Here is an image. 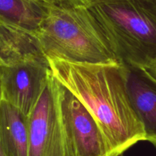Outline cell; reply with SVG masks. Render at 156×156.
Masks as SVG:
<instances>
[{"label":"cell","instance_id":"6da1fadb","mask_svg":"<svg viewBox=\"0 0 156 156\" xmlns=\"http://www.w3.org/2000/svg\"><path fill=\"white\" fill-rule=\"evenodd\" d=\"M54 77L74 94L97 122L107 156H120L138 142L144 129L133 109L120 64H88L48 59Z\"/></svg>","mask_w":156,"mask_h":156},{"label":"cell","instance_id":"7a4b0ae2","mask_svg":"<svg viewBox=\"0 0 156 156\" xmlns=\"http://www.w3.org/2000/svg\"><path fill=\"white\" fill-rule=\"evenodd\" d=\"M42 2L45 13L37 35L48 59L119 63L88 6L71 0Z\"/></svg>","mask_w":156,"mask_h":156},{"label":"cell","instance_id":"3957f363","mask_svg":"<svg viewBox=\"0 0 156 156\" xmlns=\"http://www.w3.org/2000/svg\"><path fill=\"white\" fill-rule=\"evenodd\" d=\"M88 6L119 64H155L156 0H94Z\"/></svg>","mask_w":156,"mask_h":156},{"label":"cell","instance_id":"277c9868","mask_svg":"<svg viewBox=\"0 0 156 156\" xmlns=\"http://www.w3.org/2000/svg\"><path fill=\"white\" fill-rule=\"evenodd\" d=\"M59 85L52 72L28 116V156H75L62 122Z\"/></svg>","mask_w":156,"mask_h":156},{"label":"cell","instance_id":"5b68a950","mask_svg":"<svg viewBox=\"0 0 156 156\" xmlns=\"http://www.w3.org/2000/svg\"><path fill=\"white\" fill-rule=\"evenodd\" d=\"M59 100L64 128L74 155L107 156L105 139L97 122L82 102L61 84Z\"/></svg>","mask_w":156,"mask_h":156},{"label":"cell","instance_id":"8992f818","mask_svg":"<svg viewBox=\"0 0 156 156\" xmlns=\"http://www.w3.org/2000/svg\"><path fill=\"white\" fill-rule=\"evenodd\" d=\"M51 73L49 61L1 66L2 99L28 116L37 103Z\"/></svg>","mask_w":156,"mask_h":156},{"label":"cell","instance_id":"52a82bcc","mask_svg":"<svg viewBox=\"0 0 156 156\" xmlns=\"http://www.w3.org/2000/svg\"><path fill=\"white\" fill-rule=\"evenodd\" d=\"M126 91L146 141L156 147V79L143 67L123 65Z\"/></svg>","mask_w":156,"mask_h":156},{"label":"cell","instance_id":"ba28073f","mask_svg":"<svg viewBox=\"0 0 156 156\" xmlns=\"http://www.w3.org/2000/svg\"><path fill=\"white\" fill-rule=\"evenodd\" d=\"M48 62L36 33L0 21V65Z\"/></svg>","mask_w":156,"mask_h":156},{"label":"cell","instance_id":"9c48e42d","mask_svg":"<svg viewBox=\"0 0 156 156\" xmlns=\"http://www.w3.org/2000/svg\"><path fill=\"white\" fill-rule=\"evenodd\" d=\"M0 142L7 156H28V116L0 100Z\"/></svg>","mask_w":156,"mask_h":156},{"label":"cell","instance_id":"30bf717a","mask_svg":"<svg viewBox=\"0 0 156 156\" xmlns=\"http://www.w3.org/2000/svg\"><path fill=\"white\" fill-rule=\"evenodd\" d=\"M42 0H0V21L37 33L44 17Z\"/></svg>","mask_w":156,"mask_h":156},{"label":"cell","instance_id":"8fae6325","mask_svg":"<svg viewBox=\"0 0 156 156\" xmlns=\"http://www.w3.org/2000/svg\"><path fill=\"white\" fill-rule=\"evenodd\" d=\"M147 70H148V71H149V73H150L151 74H152V76H153L156 79V63L155 64H153L152 67H150L149 68H148Z\"/></svg>","mask_w":156,"mask_h":156},{"label":"cell","instance_id":"7c38bea8","mask_svg":"<svg viewBox=\"0 0 156 156\" xmlns=\"http://www.w3.org/2000/svg\"><path fill=\"white\" fill-rule=\"evenodd\" d=\"M71 1H74V2H76L82 3V4L88 6V5L91 4L92 2H94V0H71Z\"/></svg>","mask_w":156,"mask_h":156},{"label":"cell","instance_id":"4fadbf2b","mask_svg":"<svg viewBox=\"0 0 156 156\" xmlns=\"http://www.w3.org/2000/svg\"><path fill=\"white\" fill-rule=\"evenodd\" d=\"M0 156H6L4 149H3L2 146L1 142H0Z\"/></svg>","mask_w":156,"mask_h":156},{"label":"cell","instance_id":"5bb4252c","mask_svg":"<svg viewBox=\"0 0 156 156\" xmlns=\"http://www.w3.org/2000/svg\"><path fill=\"white\" fill-rule=\"evenodd\" d=\"M2 99V91H1V66H0V100Z\"/></svg>","mask_w":156,"mask_h":156}]
</instances>
